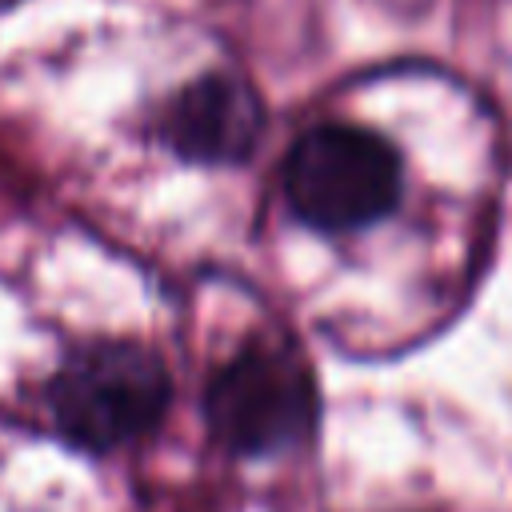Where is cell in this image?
Returning a JSON list of instances; mask_svg holds the SVG:
<instances>
[{
  "instance_id": "1",
  "label": "cell",
  "mask_w": 512,
  "mask_h": 512,
  "mask_svg": "<svg viewBox=\"0 0 512 512\" xmlns=\"http://www.w3.org/2000/svg\"><path fill=\"white\" fill-rule=\"evenodd\" d=\"M168 400L172 380L164 360L128 340L76 352L48 384L56 428L88 452H112L148 436L164 420Z\"/></svg>"
},
{
  "instance_id": "4",
  "label": "cell",
  "mask_w": 512,
  "mask_h": 512,
  "mask_svg": "<svg viewBox=\"0 0 512 512\" xmlns=\"http://www.w3.org/2000/svg\"><path fill=\"white\" fill-rule=\"evenodd\" d=\"M264 112L256 92L228 72H208L192 84H184L164 108H160V140L200 164H240L260 144Z\"/></svg>"
},
{
  "instance_id": "2",
  "label": "cell",
  "mask_w": 512,
  "mask_h": 512,
  "mask_svg": "<svg viewBox=\"0 0 512 512\" xmlns=\"http://www.w3.org/2000/svg\"><path fill=\"white\" fill-rule=\"evenodd\" d=\"M288 208L324 232L364 228L396 208L400 156L396 148L356 124H316L296 136L284 160Z\"/></svg>"
},
{
  "instance_id": "3",
  "label": "cell",
  "mask_w": 512,
  "mask_h": 512,
  "mask_svg": "<svg viewBox=\"0 0 512 512\" xmlns=\"http://www.w3.org/2000/svg\"><path fill=\"white\" fill-rule=\"evenodd\" d=\"M204 412L224 448L264 456L312 432L316 384L292 344H248L212 376Z\"/></svg>"
}]
</instances>
